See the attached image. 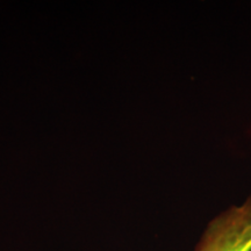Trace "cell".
Wrapping results in <instances>:
<instances>
[{"instance_id":"6da1fadb","label":"cell","mask_w":251,"mask_h":251,"mask_svg":"<svg viewBox=\"0 0 251 251\" xmlns=\"http://www.w3.org/2000/svg\"><path fill=\"white\" fill-rule=\"evenodd\" d=\"M194 251H251V197L212 220Z\"/></svg>"}]
</instances>
